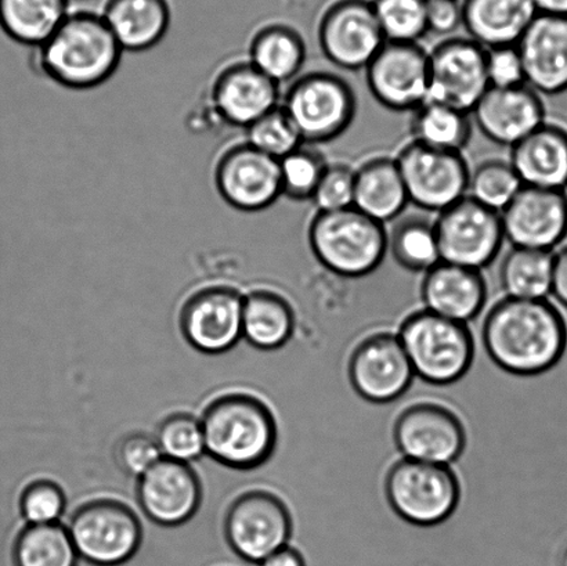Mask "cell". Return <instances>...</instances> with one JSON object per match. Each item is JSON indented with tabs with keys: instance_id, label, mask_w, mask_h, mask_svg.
Instances as JSON below:
<instances>
[{
	"instance_id": "32",
	"label": "cell",
	"mask_w": 567,
	"mask_h": 566,
	"mask_svg": "<svg viewBox=\"0 0 567 566\" xmlns=\"http://www.w3.org/2000/svg\"><path fill=\"white\" fill-rule=\"evenodd\" d=\"M554 253L513 247L499 266V281L508 298L548 299L553 292Z\"/></svg>"
},
{
	"instance_id": "3",
	"label": "cell",
	"mask_w": 567,
	"mask_h": 566,
	"mask_svg": "<svg viewBox=\"0 0 567 566\" xmlns=\"http://www.w3.org/2000/svg\"><path fill=\"white\" fill-rule=\"evenodd\" d=\"M205 451L227 469L251 471L269 462L277 446L274 412L262 399L244 391L226 392L202 414Z\"/></svg>"
},
{
	"instance_id": "22",
	"label": "cell",
	"mask_w": 567,
	"mask_h": 566,
	"mask_svg": "<svg viewBox=\"0 0 567 566\" xmlns=\"http://www.w3.org/2000/svg\"><path fill=\"white\" fill-rule=\"evenodd\" d=\"M471 116L488 141L508 148L548 119L542 94L529 85L488 88Z\"/></svg>"
},
{
	"instance_id": "9",
	"label": "cell",
	"mask_w": 567,
	"mask_h": 566,
	"mask_svg": "<svg viewBox=\"0 0 567 566\" xmlns=\"http://www.w3.org/2000/svg\"><path fill=\"white\" fill-rule=\"evenodd\" d=\"M410 204L441 214L468 196L471 168L463 153L410 141L396 155Z\"/></svg>"
},
{
	"instance_id": "29",
	"label": "cell",
	"mask_w": 567,
	"mask_h": 566,
	"mask_svg": "<svg viewBox=\"0 0 567 566\" xmlns=\"http://www.w3.org/2000/svg\"><path fill=\"white\" fill-rule=\"evenodd\" d=\"M295 330L292 305L281 294L258 288L244 296L243 338L260 351H276Z\"/></svg>"
},
{
	"instance_id": "35",
	"label": "cell",
	"mask_w": 567,
	"mask_h": 566,
	"mask_svg": "<svg viewBox=\"0 0 567 566\" xmlns=\"http://www.w3.org/2000/svg\"><path fill=\"white\" fill-rule=\"evenodd\" d=\"M16 566H76L74 542L64 525H27L13 546Z\"/></svg>"
},
{
	"instance_id": "44",
	"label": "cell",
	"mask_w": 567,
	"mask_h": 566,
	"mask_svg": "<svg viewBox=\"0 0 567 566\" xmlns=\"http://www.w3.org/2000/svg\"><path fill=\"white\" fill-rule=\"evenodd\" d=\"M487 76L491 88L526 85L524 61L518 48L487 49Z\"/></svg>"
},
{
	"instance_id": "16",
	"label": "cell",
	"mask_w": 567,
	"mask_h": 566,
	"mask_svg": "<svg viewBox=\"0 0 567 566\" xmlns=\"http://www.w3.org/2000/svg\"><path fill=\"white\" fill-rule=\"evenodd\" d=\"M243 303L244 294L235 287L215 285L199 288L183 305V337L198 352H229L243 338Z\"/></svg>"
},
{
	"instance_id": "31",
	"label": "cell",
	"mask_w": 567,
	"mask_h": 566,
	"mask_svg": "<svg viewBox=\"0 0 567 566\" xmlns=\"http://www.w3.org/2000/svg\"><path fill=\"white\" fill-rule=\"evenodd\" d=\"M70 11V0H0V30L19 47L35 50Z\"/></svg>"
},
{
	"instance_id": "46",
	"label": "cell",
	"mask_w": 567,
	"mask_h": 566,
	"mask_svg": "<svg viewBox=\"0 0 567 566\" xmlns=\"http://www.w3.org/2000/svg\"><path fill=\"white\" fill-rule=\"evenodd\" d=\"M551 296L567 309V243L554 251Z\"/></svg>"
},
{
	"instance_id": "2",
	"label": "cell",
	"mask_w": 567,
	"mask_h": 566,
	"mask_svg": "<svg viewBox=\"0 0 567 566\" xmlns=\"http://www.w3.org/2000/svg\"><path fill=\"white\" fill-rule=\"evenodd\" d=\"M32 52L35 69L72 91L103 85L124 54L102 14L89 10L70 11L58 31Z\"/></svg>"
},
{
	"instance_id": "11",
	"label": "cell",
	"mask_w": 567,
	"mask_h": 566,
	"mask_svg": "<svg viewBox=\"0 0 567 566\" xmlns=\"http://www.w3.org/2000/svg\"><path fill=\"white\" fill-rule=\"evenodd\" d=\"M292 518L275 493L248 491L230 504L225 517V537L233 552L248 563L260 564L288 546Z\"/></svg>"
},
{
	"instance_id": "26",
	"label": "cell",
	"mask_w": 567,
	"mask_h": 566,
	"mask_svg": "<svg viewBox=\"0 0 567 566\" xmlns=\"http://www.w3.org/2000/svg\"><path fill=\"white\" fill-rule=\"evenodd\" d=\"M468 38L485 49L516 47L538 14L533 0H461Z\"/></svg>"
},
{
	"instance_id": "39",
	"label": "cell",
	"mask_w": 567,
	"mask_h": 566,
	"mask_svg": "<svg viewBox=\"0 0 567 566\" xmlns=\"http://www.w3.org/2000/svg\"><path fill=\"white\" fill-rule=\"evenodd\" d=\"M328 163L320 152L300 146L280 159L282 196L293 202H311Z\"/></svg>"
},
{
	"instance_id": "7",
	"label": "cell",
	"mask_w": 567,
	"mask_h": 566,
	"mask_svg": "<svg viewBox=\"0 0 567 566\" xmlns=\"http://www.w3.org/2000/svg\"><path fill=\"white\" fill-rule=\"evenodd\" d=\"M389 504L400 518L419 526L442 524L458 506L460 482L449 465L402 459L385 481Z\"/></svg>"
},
{
	"instance_id": "48",
	"label": "cell",
	"mask_w": 567,
	"mask_h": 566,
	"mask_svg": "<svg viewBox=\"0 0 567 566\" xmlns=\"http://www.w3.org/2000/svg\"><path fill=\"white\" fill-rule=\"evenodd\" d=\"M538 13L567 16V0H533Z\"/></svg>"
},
{
	"instance_id": "28",
	"label": "cell",
	"mask_w": 567,
	"mask_h": 566,
	"mask_svg": "<svg viewBox=\"0 0 567 566\" xmlns=\"http://www.w3.org/2000/svg\"><path fill=\"white\" fill-rule=\"evenodd\" d=\"M410 204L396 158L372 157L354 169L353 207L382 225L403 215Z\"/></svg>"
},
{
	"instance_id": "43",
	"label": "cell",
	"mask_w": 567,
	"mask_h": 566,
	"mask_svg": "<svg viewBox=\"0 0 567 566\" xmlns=\"http://www.w3.org/2000/svg\"><path fill=\"white\" fill-rule=\"evenodd\" d=\"M163 459L155 438L132 432L122 438L115 449V460L126 475L141 478Z\"/></svg>"
},
{
	"instance_id": "45",
	"label": "cell",
	"mask_w": 567,
	"mask_h": 566,
	"mask_svg": "<svg viewBox=\"0 0 567 566\" xmlns=\"http://www.w3.org/2000/svg\"><path fill=\"white\" fill-rule=\"evenodd\" d=\"M427 32L450 35L463 25L461 0H426Z\"/></svg>"
},
{
	"instance_id": "24",
	"label": "cell",
	"mask_w": 567,
	"mask_h": 566,
	"mask_svg": "<svg viewBox=\"0 0 567 566\" xmlns=\"http://www.w3.org/2000/svg\"><path fill=\"white\" fill-rule=\"evenodd\" d=\"M421 298L430 312L466 325L485 308L487 285L481 270L442 260L425 271Z\"/></svg>"
},
{
	"instance_id": "30",
	"label": "cell",
	"mask_w": 567,
	"mask_h": 566,
	"mask_svg": "<svg viewBox=\"0 0 567 566\" xmlns=\"http://www.w3.org/2000/svg\"><path fill=\"white\" fill-rule=\"evenodd\" d=\"M306 54L303 37L284 22H268L259 27L248 48V60L280 86L297 80Z\"/></svg>"
},
{
	"instance_id": "40",
	"label": "cell",
	"mask_w": 567,
	"mask_h": 566,
	"mask_svg": "<svg viewBox=\"0 0 567 566\" xmlns=\"http://www.w3.org/2000/svg\"><path fill=\"white\" fill-rule=\"evenodd\" d=\"M246 131L247 143L279 161L305 144L281 104L254 122Z\"/></svg>"
},
{
	"instance_id": "34",
	"label": "cell",
	"mask_w": 567,
	"mask_h": 566,
	"mask_svg": "<svg viewBox=\"0 0 567 566\" xmlns=\"http://www.w3.org/2000/svg\"><path fill=\"white\" fill-rule=\"evenodd\" d=\"M388 233V248L402 268L427 271L442 263L435 222L420 215L400 216Z\"/></svg>"
},
{
	"instance_id": "12",
	"label": "cell",
	"mask_w": 567,
	"mask_h": 566,
	"mask_svg": "<svg viewBox=\"0 0 567 566\" xmlns=\"http://www.w3.org/2000/svg\"><path fill=\"white\" fill-rule=\"evenodd\" d=\"M317 38L324 58L347 71L365 70L386 42L371 0H331Z\"/></svg>"
},
{
	"instance_id": "25",
	"label": "cell",
	"mask_w": 567,
	"mask_h": 566,
	"mask_svg": "<svg viewBox=\"0 0 567 566\" xmlns=\"http://www.w3.org/2000/svg\"><path fill=\"white\" fill-rule=\"evenodd\" d=\"M511 150L524 186L567 192V126L548 120Z\"/></svg>"
},
{
	"instance_id": "8",
	"label": "cell",
	"mask_w": 567,
	"mask_h": 566,
	"mask_svg": "<svg viewBox=\"0 0 567 566\" xmlns=\"http://www.w3.org/2000/svg\"><path fill=\"white\" fill-rule=\"evenodd\" d=\"M69 529L78 556L96 566L130 562L143 542L141 519L125 503L96 498L72 514Z\"/></svg>"
},
{
	"instance_id": "14",
	"label": "cell",
	"mask_w": 567,
	"mask_h": 566,
	"mask_svg": "<svg viewBox=\"0 0 567 566\" xmlns=\"http://www.w3.org/2000/svg\"><path fill=\"white\" fill-rule=\"evenodd\" d=\"M214 179L220 197L243 213L268 209L282 197L280 161L247 142L220 154Z\"/></svg>"
},
{
	"instance_id": "6",
	"label": "cell",
	"mask_w": 567,
	"mask_h": 566,
	"mask_svg": "<svg viewBox=\"0 0 567 566\" xmlns=\"http://www.w3.org/2000/svg\"><path fill=\"white\" fill-rule=\"evenodd\" d=\"M281 105L305 144L336 141L349 130L358 113V97L352 86L330 71L298 76Z\"/></svg>"
},
{
	"instance_id": "36",
	"label": "cell",
	"mask_w": 567,
	"mask_h": 566,
	"mask_svg": "<svg viewBox=\"0 0 567 566\" xmlns=\"http://www.w3.org/2000/svg\"><path fill=\"white\" fill-rule=\"evenodd\" d=\"M522 187L524 183L509 159H487L471 171L468 196L502 214Z\"/></svg>"
},
{
	"instance_id": "13",
	"label": "cell",
	"mask_w": 567,
	"mask_h": 566,
	"mask_svg": "<svg viewBox=\"0 0 567 566\" xmlns=\"http://www.w3.org/2000/svg\"><path fill=\"white\" fill-rule=\"evenodd\" d=\"M430 93L426 102L450 105L472 113L491 88L487 49L468 37L444 39L427 53Z\"/></svg>"
},
{
	"instance_id": "17",
	"label": "cell",
	"mask_w": 567,
	"mask_h": 566,
	"mask_svg": "<svg viewBox=\"0 0 567 566\" xmlns=\"http://www.w3.org/2000/svg\"><path fill=\"white\" fill-rule=\"evenodd\" d=\"M394 443L403 459L450 467L463 454L466 435L452 410L436 403H419L399 415Z\"/></svg>"
},
{
	"instance_id": "33",
	"label": "cell",
	"mask_w": 567,
	"mask_h": 566,
	"mask_svg": "<svg viewBox=\"0 0 567 566\" xmlns=\"http://www.w3.org/2000/svg\"><path fill=\"white\" fill-rule=\"evenodd\" d=\"M411 141L424 146L463 153L472 137L471 114L450 105L425 102L413 111Z\"/></svg>"
},
{
	"instance_id": "49",
	"label": "cell",
	"mask_w": 567,
	"mask_h": 566,
	"mask_svg": "<svg viewBox=\"0 0 567 566\" xmlns=\"http://www.w3.org/2000/svg\"><path fill=\"white\" fill-rule=\"evenodd\" d=\"M560 566H567V545L565 547L563 558H560Z\"/></svg>"
},
{
	"instance_id": "41",
	"label": "cell",
	"mask_w": 567,
	"mask_h": 566,
	"mask_svg": "<svg viewBox=\"0 0 567 566\" xmlns=\"http://www.w3.org/2000/svg\"><path fill=\"white\" fill-rule=\"evenodd\" d=\"M19 504L27 525L58 524L65 512L66 497L54 481L37 480L22 490Z\"/></svg>"
},
{
	"instance_id": "47",
	"label": "cell",
	"mask_w": 567,
	"mask_h": 566,
	"mask_svg": "<svg viewBox=\"0 0 567 566\" xmlns=\"http://www.w3.org/2000/svg\"><path fill=\"white\" fill-rule=\"evenodd\" d=\"M260 566H306L305 559L298 550L286 546L264 559Z\"/></svg>"
},
{
	"instance_id": "20",
	"label": "cell",
	"mask_w": 567,
	"mask_h": 566,
	"mask_svg": "<svg viewBox=\"0 0 567 566\" xmlns=\"http://www.w3.org/2000/svg\"><path fill=\"white\" fill-rule=\"evenodd\" d=\"M203 486L190 464L161 459L137 481V502L150 521L159 526H181L197 514Z\"/></svg>"
},
{
	"instance_id": "1",
	"label": "cell",
	"mask_w": 567,
	"mask_h": 566,
	"mask_svg": "<svg viewBox=\"0 0 567 566\" xmlns=\"http://www.w3.org/2000/svg\"><path fill=\"white\" fill-rule=\"evenodd\" d=\"M483 342L498 368L516 375H537L563 359L567 326L548 299L507 297L488 312Z\"/></svg>"
},
{
	"instance_id": "23",
	"label": "cell",
	"mask_w": 567,
	"mask_h": 566,
	"mask_svg": "<svg viewBox=\"0 0 567 566\" xmlns=\"http://www.w3.org/2000/svg\"><path fill=\"white\" fill-rule=\"evenodd\" d=\"M526 85L554 96L567 91V16L538 13L518 44Z\"/></svg>"
},
{
	"instance_id": "27",
	"label": "cell",
	"mask_w": 567,
	"mask_h": 566,
	"mask_svg": "<svg viewBox=\"0 0 567 566\" xmlns=\"http://www.w3.org/2000/svg\"><path fill=\"white\" fill-rule=\"evenodd\" d=\"M124 52L157 47L172 22L171 0H104L99 11Z\"/></svg>"
},
{
	"instance_id": "37",
	"label": "cell",
	"mask_w": 567,
	"mask_h": 566,
	"mask_svg": "<svg viewBox=\"0 0 567 566\" xmlns=\"http://www.w3.org/2000/svg\"><path fill=\"white\" fill-rule=\"evenodd\" d=\"M386 42L419 43L427 33L426 0H371Z\"/></svg>"
},
{
	"instance_id": "42",
	"label": "cell",
	"mask_w": 567,
	"mask_h": 566,
	"mask_svg": "<svg viewBox=\"0 0 567 566\" xmlns=\"http://www.w3.org/2000/svg\"><path fill=\"white\" fill-rule=\"evenodd\" d=\"M311 202L319 213L353 207L354 169L347 164H328Z\"/></svg>"
},
{
	"instance_id": "18",
	"label": "cell",
	"mask_w": 567,
	"mask_h": 566,
	"mask_svg": "<svg viewBox=\"0 0 567 566\" xmlns=\"http://www.w3.org/2000/svg\"><path fill=\"white\" fill-rule=\"evenodd\" d=\"M502 220L511 246L554 253L567 237V192L524 186Z\"/></svg>"
},
{
	"instance_id": "5",
	"label": "cell",
	"mask_w": 567,
	"mask_h": 566,
	"mask_svg": "<svg viewBox=\"0 0 567 566\" xmlns=\"http://www.w3.org/2000/svg\"><path fill=\"white\" fill-rule=\"evenodd\" d=\"M399 340L415 375L430 384H453L474 362V338L468 327L426 309L404 320Z\"/></svg>"
},
{
	"instance_id": "19",
	"label": "cell",
	"mask_w": 567,
	"mask_h": 566,
	"mask_svg": "<svg viewBox=\"0 0 567 566\" xmlns=\"http://www.w3.org/2000/svg\"><path fill=\"white\" fill-rule=\"evenodd\" d=\"M415 377L399 336L389 332L365 338L349 362V379L365 401L389 403L409 390Z\"/></svg>"
},
{
	"instance_id": "4",
	"label": "cell",
	"mask_w": 567,
	"mask_h": 566,
	"mask_svg": "<svg viewBox=\"0 0 567 566\" xmlns=\"http://www.w3.org/2000/svg\"><path fill=\"white\" fill-rule=\"evenodd\" d=\"M308 238L317 263L347 279L371 275L389 251L385 225L354 207L331 213L317 210Z\"/></svg>"
},
{
	"instance_id": "15",
	"label": "cell",
	"mask_w": 567,
	"mask_h": 566,
	"mask_svg": "<svg viewBox=\"0 0 567 566\" xmlns=\"http://www.w3.org/2000/svg\"><path fill=\"white\" fill-rule=\"evenodd\" d=\"M364 71L367 86L382 107L413 113L427 100L430 59L420 43L385 42Z\"/></svg>"
},
{
	"instance_id": "21",
	"label": "cell",
	"mask_w": 567,
	"mask_h": 566,
	"mask_svg": "<svg viewBox=\"0 0 567 566\" xmlns=\"http://www.w3.org/2000/svg\"><path fill=\"white\" fill-rule=\"evenodd\" d=\"M280 85L251 61L238 60L220 69L210 85V104L227 125L247 130L271 110L279 107Z\"/></svg>"
},
{
	"instance_id": "38",
	"label": "cell",
	"mask_w": 567,
	"mask_h": 566,
	"mask_svg": "<svg viewBox=\"0 0 567 566\" xmlns=\"http://www.w3.org/2000/svg\"><path fill=\"white\" fill-rule=\"evenodd\" d=\"M154 438L163 457L175 462L190 464L207 453L202 420L193 414L168 415L159 424Z\"/></svg>"
},
{
	"instance_id": "10",
	"label": "cell",
	"mask_w": 567,
	"mask_h": 566,
	"mask_svg": "<svg viewBox=\"0 0 567 566\" xmlns=\"http://www.w3.org/2000/svg\"><path fill=\"white\" fill-rule=\"evenodd\" d=\"M435 229L443 263L483 270L502 253V214L470 196L437 214Z\"/></svg>"
}]
</instances>
